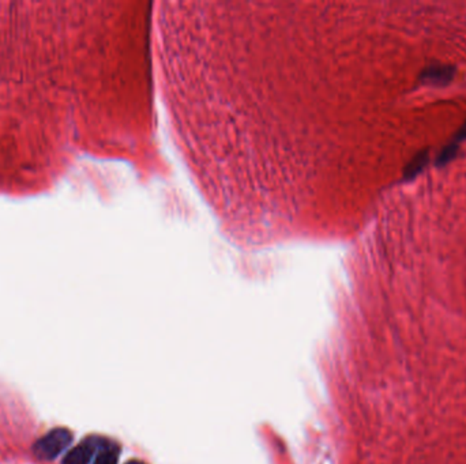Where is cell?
<instances>
[{"label":"cell","instance_id":"7a4b0ae2","mask_svg":"<svg viewBox=\"0 0 466 464\" xmlns=\"http://www.w3.org/2000/svg\"><path fill=\"white\" fill-rule=\"evenodd\" d=\"M100 436L86 437L64 456L62 464H90L101 444Z\"/></svg>","mask_w":466,"mask_h":464},{"label":"cell","instance_id":"8992f818","mask_svg":"<svg viewBox=\"0 0 466 464\" xmlns=\"http://www.w3.org/2000/svg\"><path fill=\"white\" fill-rule=\"evenodd\" d=\"M458 150H460V145L457 142H450L448 145H446L445 148H442L436 157V165L438 167H445L448 162H451L457 154H458Z\"/></svg>","mask_w":466,"mask_h":464},{"label":"cell","instance_id":"ba28073f","mask_svg":"<svg viewBox=\"0 0 466 464\" xmlns=\"http://www.w3.org/2000/svg\"><path fill=\"white\" fill-rule=\"evenodd\" d=\"M126 464H145L144 462H139V460H130L128 463Z\"/></svg>","mask_w":466,"mask_h":464},{"label":"cell","instance_id":"6da1fadb","mask_svg":"<svg viewBox=\"0 0 466 464\" xmlns=\"http://www.w3.org/2000/svg\"><path fill=\"white\" fill-rule=\"evenodd\" d=\"M73 433L65 427H55L40 437L32 446L33 455L43 462H52L73 443Z\"/></svg>","mask_w":466,"mask_h":464},{"label":"cell","instance_id":"277c9868","mask_svg":"<svg viewBox=\"0 0 466 464\" xmlns=\"http://www.w3.org/2000/svg\"><path fill=\"white\" fill-rule=\"evenodd\" d=\"M120 456V446L115 442L103 437L93 464H118Z\"/></svg>","mask_w":466,"mask_h":464},{"label":"cell","instance_id":"52a82bcc","mask_svg":"<svg viewBox=\"0 0 466 464\" xmlns=\"http://www.w3.org/2000/svg\"><path fill=\"white\" fill-rule=\"evenodd\" d=\"M466 139V122L461 126V128L457 131V134H455V136H454V142H457L458 145L462 142V141H465Z\"/></svg>","mask_w":466,"mask_h":464},{"label":"cell","instance_id":"3957f363","mask_svg":"<svg viewBox=\"0 0 466 464\" xmlns=\"http://www.w3.org/2000/svg\"><path fill=\"white\" fill-rule=\"evenodd\" d=\"M455 67L450 64H431L419 74V81L428 86H446L455 77Z\"/></svg>","mask_w":466,"mask_h":464},{"label":"cell","instance_id":"5b68a950","mask_svg":"<svg viewBox=\"0 0 466 464\" xmlns=\"http://www.w3.org/2000/svg\"><path fill=\"white\" fill-rule=\"evenodd\" d=\"M429 162V151L428 150H422L419 151L406 165L403 170V177L405 181H410L416 179L424 169L427 168Z\"/></svg>","mask_w":466,"mask_h":464}]
</instances>
